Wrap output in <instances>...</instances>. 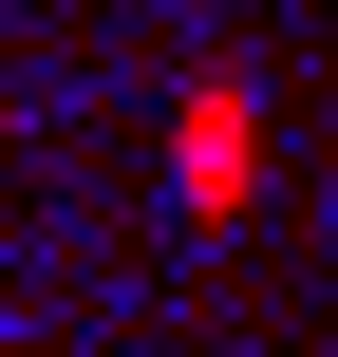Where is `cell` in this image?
<instances>
[{
    "mask_svg": "<svg viewBox=\"0 0 338 357\" xmlns=\"http://www.w3.org/2000/svg\"><path fill=\"white\" fill-rule=\"evenodd\" d=\"M169 188H188V226H245V188H263V94L245 75H207L169 113Z\"/></svg>",
    "mask_w": 338,
    "mask_h": 357,
    "instance_id": "cell-1",
    "label": "cell"
}]
</instances>
